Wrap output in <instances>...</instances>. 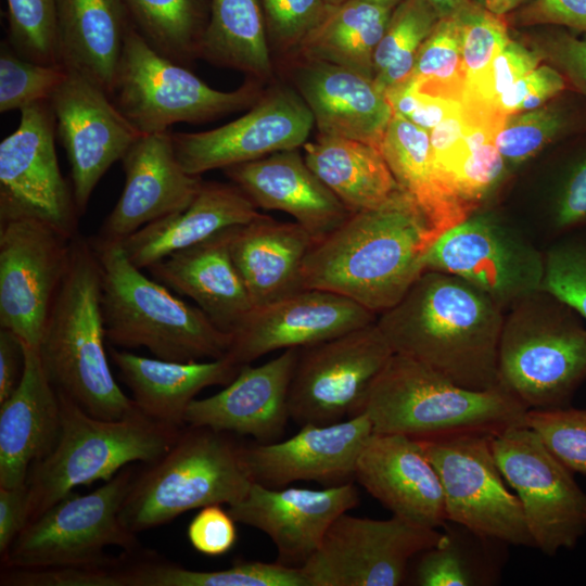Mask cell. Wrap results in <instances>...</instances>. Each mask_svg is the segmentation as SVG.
Listing matches in <instances>:
<instances>
[{
    "label": "cell",
    "mask_w": 586,
    "mask_h": 586,
    "mask_svg": "<svg viewBox=\"0 0 586 586\" xmlns=\"http://www.w3.org/2000/svg\"><path fill=\"white\" fill-rule=\"evenodd\" d=\"M506 483L519 498L535 547L553 557L573 549L586 534V492L526 424L493 435Z\"/></svg>",
    "instance_id": "13"
},
{
    "label": "cell",
    "mask_w": 586,
    "mask_h": 586,
    "mask_svg": "<svg viewBox=\"0 0 586 586\" xmlns=\"http://www.w3.org/2000/svg\"><path fill=\"white\" fill-rule=\"evenodd\" d=\"M505 309L448 272L425 270L375 323L395 354L412 358L472 390L498 383Z\"/></svg>",
    "instance_id": "2"
},
{
    "label": "cell",
    "mask_w": 586,
    "mask_h": 586,
    "mask_svg": "<svg viewBox=\"0 0 586 586\" xmlns=\"http://www.w3.org/2000/svg\"><path fill=\"white\" fill-rule=\"evenodd\" d=\"M125 552V551H124ZM129 553L103 564L4 569L1 586H124Z\"/></svg>",
    "instance_id": "49"
},
{
    "label": "cell",
    "mask_w": 586,
    "mask_h": 586,
    "mask_svg": "<svg viewBox=\"0 0 586 586\" xmlns=\"http://www.w3.org/2000/svg\"><path fill=\"white\" fill-rule=\"evenodd\" d=\"M125 586H308L301 568L279 562L239 561L215 571H196L161 560L151 551L131 556Z\"/></svg>",
    "instance_id": "38"
},
{
    "label": "cell",
    "mask_w": 586,
    "mask_h": 586,
    "mask_svg": "<svg viewBox=\"0 0 586 586\" xmlns=\"http://www.w3.org/2000/svg\"><path fill=\"white\" fill-rule=\"evenodd\" d=\"M308 167L351 214L377 208L400 190L380 149L318 135L303 145Z\"/></svg>",
    "instance_id": "34"
},
{
    "label": "cell",
    "mask_w": 586,
    "mask_h": 586,
    "mask_svg": "<svg viewBox=\"0 0 586 586\" xmlns=\"http://www.w3.org/2000/svg\"><path fill=\"white\" fill-rule=\"evenodd\" d=\"M315 243L296 221H279L263 214L231 229V257L253 307L304 290L303 266Z\"/></svg>",
    "instance_id": "30"
},
{
    "label": "cell",
    "mask_w": 586,
    "mask_h": 586,
    "mask_svg": "<svg viewBox=\"0 0 586 586\" xmlns=\"http://www.w3.org/2000/svg\"><path fill=\"white\" fill-rule=\"evenodd\" d=\"M446 538L396 515L377 520L344 512L301 570L308 586H398L410 561Z\"/></svg>",
    "instance_id": "14"
},
{
    "label": "cell",
    "mask_w": 586,
    "mask_h": 586,
    "mask_svg": "<svg viewBox=\"0 0 586 586\" xmlns=\"http://www.w3.org/2000/svg\"><path fill=\"white\" fill-rule=\"evenodd\" d=\"M543 56L578 91L586 94V34L576 37L565 31L550 35L543 41Z\"/></svg>",
    "instance_id": "56"
},
{
    "label": "cell",
    "mask_w": 586,
    "mask_h": 586,
    "mask_svg": "<svg viewBox=\"0 0 586 586\" xmlns=\"http://www.w3.org/2000/svg\"><path fill=\"white\" fill-rule=\"evenodd\" d=\"M265 26L281 47H300L327 15L324 0H260Z\"/></svg>",
    "instance_id": "52"
},
{
    "label": "cell",
    "mask_w": 586,
    "mask_h": 586,
    "mask_svg": "<svg viewBox=\"0 0 586 586\" xmlns=\"http://www.w3.org/2000/svg\"><path fill=\"white\" fill-rule=\"evenodd\" d=\"M438 18L455 15L466 0H428Z\"/></svg>",
    "instance_id": "61"
},
{
    "label": "cell",
    "mask_w": 586,
    "mask_h": 586,
    "mask_svg": "<svg viewBox=\"0 0 586 586\" xmlns=\"http://www.w3.org/2000/svg\"><path fill=\"white\" fill-rule=\"evenodd\" d=\"M257 78L271 73L260 0H209L201 55Z\"/></svg>",
    "instance_id": "37"
},
{
    "label": "cell",
    "mask_w": 586,
    "mask_h": 586,
    "mask_svg": "<svg viewBox=\"0 0 586 586\" xmlns=\"http://www.w3.org/2000/svg\"><path fill=\"white\" fill-rule=\"evenodd\" d=\"M28 523V489L26 484L0 487V555L8 551Z\"/></svg>",
    "instance_id": "58"
},
{
    "label": "cell",
    "mask_w": 586,
    "mask_h": 586,
    "mask_svg": "<svg viewBox=\"0 0 586 586\" xmlns=\"http://www.w3.org/2000/svg\"><path fill=\"white\" fill-rule=\"evenodd\" d=\"M438 20L428 0H404L393 9L373 56V81L381 92L410 76L417 53Z\"/></svg>",
    "instance_id": "40"
},
{
    "label": "cell",
    "mask_w": 586,
    "mask_h": 586,
    "mask_svg": "<svg viewBox=\"0 0 586 586\" xmlns=\"http://www.w3.org/2000/svg\"><path fill=\"white\" fill-rule=\"evenodd\" d=\"M110 356L137 408L152 420L176 428L186 426L187 409L202 390L228 385L241 368L228 356L176 362L115 348Z\"/></svg>",
    "instance_id": "32"
},
{
    "label": "cell",
    "mask_w": 586,
    "mask_h": 586,
    "mask_svg": "<svg viewBox=\"0 0 586 586\" xmlns=\"http://www.w3.org/2000/svg\"><path fill=\"white\" fill-rule=\"evenodd\" d=\"M20 112L17 128L0 143V217H34L73 238L80 215L59 166L51 103Z\"/></svg>",
    "instance_id": "17"
},
{
    "label": "cell",
    "mask_w": 586,
    "mask_h": 586,
    "mask_svg": "<svg viewBox=\"0 0 586 586\" xmlns=\"http://www.w3.org/2000/svg\"><path fill=\"white\" fill-rule=\"evenodd\" d=\"M493 435L463 432L419 443L440 476L447 521L484 540L535 547L521 502L496 462Z\"/></svg>",
    "instance_id": "11"
},
{
    "label": "cell",
    "mask_w": 586,
    "mask_h": 586,
    "mask_svg": "<svg viewBox=\"0 0 586 586\" xmlns=\"http://www.w3.org/2000/svg\"><path fill=\"white\" fill-rule=\"evenodd\" d=\"M23 369V342L10 330L0 328V404L16 390Z\"/></svg>",
    "instance_id": "59"
},
{
    "label": "cell",
    "mask_w": 586,
    "mask_h": 586,
    "mask_svg": "<svg viewBox=\"0 0 586 586\" xmlns=\"http://www.w3.org/2000/svg\"><path fill=\"white\" fill-rule=\"evenodd\" d=\"M66 69V68H65ZM50 103L56 132L71 166L72 190L81 216L107 169L142 135L98 85L74 69Z\"/></svg>",
    "instance_id": "19"
},
{
    "label": "cell",
    "mask_w": 586,
    "mask_h": 586,
    "mask_svg": "<svg viewBox=\"0 0 586 586\" xmlns=\"http://www.w3.org/2000/svg\"><path fill=\"white\" fill-rule=\"evenodd\" d=\"M498 15H507L520 8L525 0H473Z\"/></svg>",
    "instance_id": "60"
},
{
    "label": "cell",
    "mask_w": 586,
    "mask_h": 586,
    "mask_svg": "<svg viewBox=\"0 0 586 586\" xmlns=\"http://www.w3.org/2000/svg\"><path fill=\"white\" fill-rule=\"evenodd\" d=\"M584 227H586V153L570 164L561 176L538 230V238L548 245Z\"/></svg>",
    "instance_id": "50"
},
{
    "label": "cell",
    "mask_w": 586,
    "mask_h": 586,
    "mask_svg": "<svg viewBox=\"0 0 586 586\" xmlns=\"http://www.w3.org/2000/svg\"><path fill=\"white\" fill-rule=\"evenodd\" d=\"M519 25H560L586 33V0H531L518 10Z\"/></svg>",
    "instance_id": "57"
},
{
    "label": "cell",
    "mask_w": 586,
    "mask_h": 586,
    "mask_svg": "<svg viewBox=\"0 0 586 586\" xmlns=\"http://www.w3.org/2000/svg\"><path fill=\"white\" fill-rule=\"evenodd\" d=\"M67 71L63 66L35 63L17 54L4 38L0 43V112L23 110L50 101Z\"/></svg>",
    "instance_id": "44"
},
{
    "label": "cell",
    "mask_w": 586,
    "mask_h": 586,
    "mask_svg": "<svg viewBox=\"0 0 586 586\" xmlns=\"http://www.w3.org/2000/svg\"><path fill=\"white\" fill-rule=\"evenodd\" d=\"M542 290L565 303L586 322V227L546 246Z\"/></svg>",
    "instance_id": "45"
},
{
    "label": "cell",
    "mask_w": 586,
    "mask_h": 586,
    "mask_svg": "<svg viewBox=\"0 0 586 586\" xmlns=\"http://www.w3.org/2000/svg\"><path fill=\"white\" fill-rule=\"evenodd\" d=\"M259 92L247 81L233 91L211 88L187 66L153 50L129 27L111 99L142 135L168 131L176 123H204L252 106Z\"/></svg>",
    "instance_id": "9"
},
{
    "label": "cell",
    "mask_w": 586,
    "mask_h": 586,
    "mask_svg": "<svg viewBox=\"0 0 586 586\" xmlns=\"http://www.w3.org/2000/svg\"><path fill=\"white\" fill-rule=\"evenodd\" d=\"M382 7H386L390 9H394L396 5H398L404 0H366Z\"/></svg>",
    "instance_id": "62"
},
{
    "label": "cell",
    "mask_w": 586,
    "mask_h": 586,
    "mask_svg": "<svg viewBox=\"0 0 586 586\" xmlns=\"http://www.w3.org/2000/svg\"><path fill=\"white\" fill-rule=\"evenodd\" d=\"M565 77L550 65L539 64L518 79L494 103L497 114L509 115L538 109L566 88Z\"/></svg>",
    "instance_id": "53"
},
{
    "label": "cell",
    "mask_w": 586,
    "mask_h": 586,
    "mask_svg": "<svg viewBox=\"0 0 586 586\" xmlns=\"http://www.w3.org/2000/svg\"><path fill=\"white\" fill-rule=\"evenodd\" d=\"M380 151L400 189L415 200L440 235L468 217L437 178L429 131L394 114Z\"/></svg>",
    "instance_id": "35"
},
{
    "label": "cell",
    "mask_w": 586,
    "mask_h": 586,
    "mask_svg": "<svg viewBox=\"0 0 586 586\" xmlns=\"http://www.w3.org/2000/svg\"><path fill=\"white\" fill-rule=\"evenodd\" d=\"M259 215L256 205L234 183L203 181L187 208L143 226L120 244L136 267L146 269L177 251Z\"/></svg>",
    "instance_id": "31"
},
{
    "label": "cell",
    "mask_w": 586,
    "mask_h": 586,
    "mask_svg": "<svg viewBox=\"0 0 586 586\" xmlns=\"http://www.w3.org/2000/svg\"><path fill=\"white\" fill-rule=\"evenodd\" d=\"M384 94L394 114L429 132L461 109L459 101L421 92L410 78L388 89Z\"/></svg>",
    "instance_id": "54"
},
{
    "label": "cell",
    "mask_w": 586,
    "mask_h": 586,
    "mask_svg": "<svg viewBox=\"0 0 586 586\" xmlns=\"http://www.w3.org/2000/svg\"><path fill=\"white\" fill-rule=\"evenodd\" d=\"M105 339L99 260L90 239L78 232L38 352L58 391L89 415L116 420L136 405L112 374Z\"/></svg>",
    "instance_id": "3"
},
{
    "label": "cell",
    "mask_w": 586,
    "mask_h": 586,
    "mask_svg": "<svg viewBox=\"0 0 586 586\" xmlns=\"http://www.w3.org/2000/svg\"><path fill=\"white\" fill-rule=\"evenodd\" d=\"M527 410L500 386L468 388L394 353L369 387L358 413L368 416L373 433L422 441L463 432L496 434L526 424Z\"/></svg>",
    "instance_id": "5"
},
{
    "label": "cell",
    "mask_w": 586,
    "mask_h": 586,
    "mask_svg": "<svg viewBox=\"0 0 586 586\" xmlns=\"http://www.w3.org/2000/svg\"><path fill=\"white\" fill-rule=\"evenodd\" d=\"M7 37L22 58L62 66L58 42V0H5Z\"/></svg>",
    "instance_id": "43"
},
{
    "label": "cell",
    "mask_w": 586,
    "mask_h": 586,
    "mask_svg": "<svg viewBox=\"0 0 586 586\" xmlns=\"http://www.w3.org/2000/svg\"><path fill=\"white\" fill-rule=\"evenodd\" d=\"M586 381V322L539 290L505 311L498 383L527 409L571 406Z\"/></svg>",
    "instance_id": "7"
},
{
    "label": "cell",
    "mask_w": 586,
    "mask_h": 586,
    "mask_svg": "<svg viewBox=\"0 0 586 586\" xmlns=\"http://www.w3.org/2000/svg\"><path fill=\"white\" fill-rule=\"evenodd\" d=\"M314 116L296 92L280 88L257 100L251 110L221 127L200 132H171L178 161L195 176L213 169L298 149L309 137Z\"/></svg>",
    "instance_id": "18"
},
{
    "label": "cell",
    "mask_w": 586,
    "mask_h": 586,
    "mask_svg": "<svg viewBox=\"0 0 586 586\" xmlns=\"http://www.w3.org/2000/svg\"><path fill=\"white\" fill-rule=\"evenodd\" d=\"M393 354L375 321L298 348L289 391L290 418L304 425L356 416Z\"/></svg>",
    "instance_id": "15"
},
{
    "label": "cell",
    "mask_w": 586,
    "mask_h": 586,
    "mask_svg": "<svg viewBox=\"0 0 586 586\" xmlns=\"http://www.w3.org/2000/svg\"><path fill=\"white\" fill-rule=\"evenodd\" d=\"M231 229L177 251L146 268L154 280L193 300L220 330L230 334L253 308L231 257Z\"/></svg>",
    "instance_id": "29"
},
{
    "label": "cell",
    "mask_w": 586,
    "mask_h": 586,
    "mask_svg": "<svg viewBox=\"0 0 586 586\" xmlns=\"http://www.w3.org/2000/svg\"><path fill=\"white\" fill-rule=\"evenodd\" d=\"M393 9L366 0L331 5L300 44L304 58L327 62L373 78V56Z\"/></svg>",
    "instance_id": "36"
},
{
    "label": "cell",
    "mask_w": 586,
    "mask_h": 586,
    "mask_svg": "<svg viewBox=\"0 0 586 586\" xmlns=\"http://www.w3.org/2000/svg\"><path fill=\"white\" fill-rule=\"evenodd\" d=\"M101 269V307L106 340L145 347L155 358L193 362L226 357L232 335L198 306L142 273L120 243L90 239Z\"/></svg>",
    "instance_id": "4"
},
{
    "label": "cell",
    "mask_w": 586,
    "mask_h": 586,
    "mask_svg": "<svg viewBox=\"0 0 586 586\" xmlns=\"http://www.w3.org/2000/svg\"><path fill=\"white\" fill-rule=\"evenodd\" d=\"M24 369L0 404V487L26 484L34 464L48 456L61 431V405L37 348L23 343Z\"/></svg>",
    "instance_id": "27"
},
{
    "label": "cell",
    "mask_w": 586,
    "mask_h": 586,
    "mask_svg": "<svg viewBox=\"0 0 586 586\" xmlns=\"http://www.w3.org/2000/svg\"><path fill=\"white\" fill-rule=\"evenodd\" d=\"M324 1L330 5H337V4L343 3L346 0H324Z\"/></svg>",
    "instance_id": "63"
},
{
    "label": "cell",
    "mask_w": 586,
    "mask_h": 586,
    "mask_svg": "<svg viewBox=\"0 0 586 586\" xmlns=\"http://www.w3.org/2000/svg\"><path fill=\"white\" fill-rule=\"evenodd\" d=\"M408 78L421 92L461 101L466 88V74L456 15L436 22L421 44Z\"/></svg>",
    "instance_id": "41"
},
{
    "label": "cell",
    "mask_w": 586,
    "mask_h": 586,
    "mask_svg": "<svg viewBox=\"0 0 586 586\" xmlns=\"http://www.w3.org/2000/svg\"><path fill=\"white\" fill-rule=\"evenodd\" d=\"M235 521L220 505L201 508L191 520L187 535L192 547L208 557L228 552L237 540Z\"/></svg>",
    "instance_id": "55"
},
{
    "label": "cell",
    "mask_w": 586,
    "mask_h": 586,
    "mask_svg": "<svg viewBox=\"0 0 586 586\" xmlns=\"http://www.w3.org/2000/svg\"><path fill=\"white\" fill-rule=\"evenodd\" d=\"M135 469L127 466L86 495L71 493L28 522L1 557L5 569H40L103 564L115 558L105 552L117 546L140 549L137 534L119 518Z\"/></svg>",
    "instance_id": "10"
},
{
    "label": "cell",
    "mask_w": 586,
    "mask_h": 586,
    "mask_svg": "<svg viewBox=\"0 0 586 586\" xmlns=\"http://www.w3.org/2000/svg\"><path fill=\"white\" fill-rule=\"evenodd\" d=\"M569 126L564 111L555 105L509 115L494 138L509 170L540 152Z\"/></svg>",
    "instance_id": "46"
},
{
    "label": "cell",
    "mask_w": 586,
    "mask_h": 586,
    "mask_svg": "<svg viewBox=\"0 0 586 586\" xmlns=\"http://www.w3.org/2000/svg\"><path fill=\"white\" fill-rule=\"evenodd\" d=\"M125 184L98 242L120 243L143 226L188 207L203 180L177 158L171 132L141 135L122 158Z\"/></svg>",
    "instance_id": "23"
},
{
    "label": "cell",
    "mask_w": 586,
    "mask_h": 586,
    "mask_svg": "<svg viewBox=\"0 0 586 586\" xmlns=\"http://www.w3.org/2000/svg\"><path fill=\"white\" fill-rule=\"evenodd\" d=\"M356 302L323 290L304 289L255 306L232 332L228 357L239 366L276 351L323 342L377 320Z\"/></svg>",
    "instance_id": "21"
},
{
    "label": "cell",
    "mask_w": 586,
    "mask_h": 586,
    "mask_svg": "<svg viewBox=\"0 0 586 586\" xmlns=\"http://www.w3.org/2000/svg\"><path fill=\"white\" fill-rule=\"evenodd\" d=\"M438 237L400 189L379 207L351 214L317 241L304 262L303 286L340 294L379 316L425 271Z\"/></svg>",
    "instance_id": "1"
},
{
    "label": "cell",
    "mask_w": 586,
    "mask_h": 586,
    "mask_svg": "<svg viewBox=\"0 0 586 586\" xmlns=\"http://www.w3.org/2000/svg\"><path fill=\"white\" fill-rule=\"evenodd\" d=\"M525 423L566 468L586 475V408L528 409Z\"/></svg>",
    "instance_id": "48"
},
{
    "label": "cell",
    "mask_w": 586,
    "mask_h": 586,
    "mask_svg": "<svg viewBox=\"0 0 586 586\" xmlns=\"http://www.w3.org/2000/svg\"><path fill=\"white\" fill-rule=\"evenodd\" d=\"M58 394L60 436L52 451L28 473V522L78 486L106 482L132 462L155 461L182 429L152 420L137 406L120 419H100L64 393Z\"/></svg>",
    "instance_id": "6"
},
{
    "label": "cell",
    "mask_w": 586,
    "mask_h": 586,
    "mask_svg": "<svg viewBox=\"0 0 586 586\" xmlns=\"http://www.w3.org/2000/svg\"><path fill=\"white\" fill-rule=\"evenodd\" d=\"M355 481L393 515L433 528L447 521L440 476L417 440L373 433L357 459Z\"/></svg>",
    "instance_id": "25"
},
{
    "label": "cell",
    "mask_w": 586,
    "mask_h": 586,
    "mask_svg": "<svg viewBox=\"0 0 586 586\" xmlns=\"http://www.w3.org/2000/svg\"><path fill=\"white\" fill-rule=\"evenodd\" d=\"M455 15L467 84L487 67L511 37L505 15L495 14L473 0H466Z\"/></svg>",
    "instance_id": "47"
},
{
    "label": "cell",
    "mask_w": 586,
    "mask_h": 586,
    "mask_svg": "<svg viewBox=\"0 0 586 586\" xmlns=\"http://www.w3.org/2000/svg\"><path fill=\"white\" fill-rule=\"evenodd\" d=\"M73 238L34 217H0V328L30 347H39Z\"/></svg>",
    "instance_id": "16"
},
{
    "label": "cell",
    "mask_w": 586,
    "mask_h": 586,
    "mask_svg": "<svg viewBox=\"0 0 586 586\" xmlns=\"http://www.w3.org/2000/svg\"><path fill=\"white\" fill-rule=\"evenodd\" d=\"M297 355L298 348H288L262 365H242L220 392L189 405L186 425L250 435L258 443L279 441L291 419L289 391Z\"/></svg>",
    "instance_id": "24"
},
{
    "label": "cell",
    "mask_w": 586,
    "mask_h": 586,
    "mask_svg": "<svg viewBox=\"0 0 586 586\" xmlns=\"http://www.w3.org/2000/svg\"><path fill=\"white\" fill-rule=\"evenodd\" d=\"M542 60L540 52L510 39L487 67L466 84L460 101L463 112L492 125H501L507 117L495 112V101L518 79L536 68Z\"/></svg>",
    "instance_id": "42"
},
{
    "label": "cell",
    "mask_w": 586,
    "mask_h": 586,
    "mask_svg": "<svg viewBox=\"0 0 586 586\" xmlns=\"http://www.w3.org/2000/svg\"><path fill=\"white\" fill-rule=\"evenodd\" d=\"M131 24L124 0H58L61 65L80 73L111 97Z\"/></svg>",
    "instance_id": "33"
},
{
    "label": "cell",
    "mask_w": 586,
    "mask_h": 586,
    "mask_svg": "<svg viewBox=\"0 0 586 586\" xmlns=\"http://www.w3.org/2000/svg\"><path fill=\"white\" fill-rule=\"evenodd\" d=\"M358 504L353 482L322 489L273 488L253 482L246 496L229 506L228 512L235 522L255 527L272 540L277 562L301 568L320 547L334 520Z\"/></svg>",
    "instance_id": "22"
},
{
    "label": "cell",
    "mask_w": 586,
    "mask_h": 586,
    "mask_svg": "<svg viewBox=\"0 0 586 586\" xmlns=\"http://www.w3.org/2000/svg\"><path fill=\"white\" fill-rule=\"evenodd\" d=\"M425 270L464 279L506 311L542 290L544 250L525 229L482 207L437 238Z\"/></svg>",
    "instance_id": "12"
},
{
    "label": "cell",
    "mask_w": 586,
    "mask_h": 586,
    "mask_svg": "<svg viewBox=\"0 0 586 586\" xmlns=\"http://www.w3.org/2000/svg\"><path fill=\"white\" fill-rule=\"evenodd\" d=\"M131 21L148 44L187 66L201 55L209 20V0H124Z\"/></svg>",
    "instance_id": "39"
},
{
    "label": "cell",
    "mask_w": 586,
    "mask_h": 586,
    "mask_svg": "<svg viewBox=\"0 0 586 586\" xmlns=\"http://www.w3.org/2000/svg\"><path fill=\"white\" fill-rule=\"evenodd\" d=\"M229 434L183 426L163 456L136 471L119 511L125 527L139 534L192 509L242 500L253 482Z\"/></svg>",
    "instance_id": "8"
},
{
    "label": "cell",
    "mask_w": 586,
    "mask_h": 586,
    "mask_svg": "<svg viewBox=\"0 0 586 586\" xmlns=\"http://www.w3.org/2000/svg\"><path fill=\"white\" fill-rule=\"evenodd\" d=\"M222 170L257 208L289 214L316 242L351 215L308 167L298 149L279 151Z\"/></svg>",
    "instance_id": "26"
},
{
    "label": "cell",
    "mask_w": 586,
    "mask_h": 586,
    "mask_svg": "<svg viewBox=\"0 0 586 586\" xmlns=\"http://www.w3.org/2000/svg\"><path fill=\"white\" fill-rule=\"evenodd\" d=\"M444 543L418 555L413 581L419 586H473L486 577L450 533Z\"/></svg>",
    "instance_id": "51"
},
{
    "label": "cell",
    "mask_w": 586,
    "mask_h": 586,
    "mask_svg": "<svg viewBox=\"0 0 586 586\" xmlns=\"http://www.w3.org/2000/svg\"><path fill=\"white\" fill-rule=\"evenodd\" d=\"M296 84L320 135L380 149L394 112L373 78L340 65L306 60L296 72Z\"/></svg>",
    "instance_id": "28"
},
{
    "label": "cell",
    "mask_w": 586,
    "mask_h": 586,
    "mask_svg": "<svg viewBox=\"0 0 586 586\" xmlns=\"http://www.w3.org/2000/svg\"><path fill=\"white\" fill-rule=\"evenodd\" d=\"M373 434L364 412L331 424L307 423L290 438L241 444L252 482L280 488L298 481L335 486L355 481L357 459Z\"/></svg>",
    "instance_id": "20"
}]
</instances>
